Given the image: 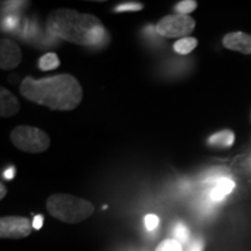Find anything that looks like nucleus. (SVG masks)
<instances>
[{
    "mask_svg": "<svg viewBox=\"0 0 251 251\" xmlns=\"http://www.w3.org/2000/svg\"><path fill=\"white\" fill-rule=\"evenodd\" d=\"M20 92L30 101L54 111H74L83 100L79 81L68 74L41 79L26 77L21 81Z\"/></svg>",
    "mask_w": 251,
    "mask_h": 251,
    "instance_id": "obj_1",
    "label": "nucleus"
},
{
    "mask_svg": "<svg viewBox=\"0 0 251 251\" xmlns=\"http://www.w3.org/2000/svg\"><path fill=\"white\" fill-rule=\"evenodd\" d=\"M46 24L54 36L84 47L99 46L108 36L100 19L74 9H55L48 15Z\"/></svg>",
    "mask_w": 251,
    "mask_h": 251,
    "instance_id": "obj_2",
    "label": "nucleus"
},
{
    "mask_svg": "<svg viewBox=\"0 0 251 251\" xmlns=\"http://www.w3.org/2000/svg\"><path fill=\"white\" fill-rule=\"evenodd\" d=\"M49 214L65 224H79L94 213L93 203L65 193L52 194L47 200Z\"/></svg>",
    "mask_w": 251,
    "mask_h": 251,
    "instance_id": "obj_3",
    "label": "nucleus"
},
{
    "mask_svg": "<svg viewBox=\"0 0 251 251\" xmlns=\"http://www.w3.org/2000/svg\"><path fill=\"white\" fill-rule=\"evenodd\" d=\"M11 141L21 151L40 153L50 147L49 135L33 126H18L11 133Z\"/></svg>",
    "mask_w": 251,
    "mask_h": 251,
    "instance_id": "obj_4",
    "label": "nucleus"
},
{
    "mask_svg": "<svg viewBox=\"0 0 251 251\" xmlns=\"http://www.w3.org/2000/svg\"><path fill=\"white\" fill-rule=\"evenodd\" d=\"M196 28V20L191 15H166L156 25V33L168 39L187 37Z\"/></svg>",
    "mask_w": 251,
    "mask_h": 251,
    "instance_id": "obj_5",
    "label": "nucleus"
},
{
    "mask_svg": "<svg viewBox=\"0 0 251 251\" xmlns=\"http://www.w3.org/2000/svg\"><path fill=\"white\" fill-rule=\"evenodd\" d=\"M33 224L23 216H5L0 220L1 238H24L31 233Z\"/></svg>",
    "mask_w": 251,
    "mask_h": 251,
    "instance_id": "obj_6",
    "label": "nucleus"
},
{
    "mask_svg": "<svg viewBox=\"0 0 251 251\" xmlns=\"http://www.w3.org/2000/svg\"><path fill=\"white\" fill-rule=\"evenodd\" d=\"M23 52L14 41L2 39L0 42V68L2 70H12L21 63Z\"/></svg>",
    "mask_w": 251,
    "mask_h": 251,
    "instance_id": "obj_7",
    "label": "nucleus"
},
{
    "mask_svg": "<svg viewBox=\"0 0 251 251\" xmlns=\"http://www.w3.org/2000/svg\"><path fill=\"white\" fill-rule=\"evenodd\" d=\"M224 46L227 49L234 51L251 55V35L243 31H234L229 33L224 37Z\"/></svg>",
    "mask_w": 251,
    "mask_h": 251,
    "instance_id": "obj_8",
    "label": "nucleus"
},
{
    "mask_svg": "<svg viewBox=\"0 0 251 251\" xmlns=\"http://www.w3.org/2000/svg\"><path fill=\"white\" fill-rule=\"evenodd\" d=\"M20 111V102L13 93L7 89L0 90V115L2 118L13 117Z\"/></svg>",
    "mask_w": 251,
    "mask_h": 251,
    "instance_id": "obj_9",
    "label": "nucleus"
},
{
    "mask_svg": "<svg viewBox=\"0 0 251 251\" xmlns=\"http://www.w3.org/2000/svg\"><path fill=\"white\" fill-rule=\"evenodd\" d=\"M235 188V181L231 180L230 178L224 177L220 178V179L216 181V185L211 192V199L213 201H222L226 197L229 196Z\"/></svg>",
    "mask_w": 251,
    "mask_h": 251,
    "instance_id": "obj_10",
    "label": "nucleus"
},
{
    "mask_svg": "<svg viewBox=\"0 0 251 251\" xmlns=\"http://www.w3.org/2000/svg\"><path fill=\"white\" fill-rule=\"evenodd\" d=\"M235 135L231 130H222L213 134L208 139V144L215 148H230L234 144Z\"/></svg>",
    "mask_w": 251,
    "mask_h": 251,
    "instance_id": "obj_11",
    "label": "nucleus"
},
{
    "mask_svg": "<svg viewBox=\"0 0 251 251\" xmlns=\"http://www.w3.org/2000/svg\"><path fill=\"white\" fill-rule=\"evenodd\" d=\"M198 46V40L196 37L187 36L183 37V39H179L177 42H175L174 45V50L177 54L180 55H187L190 52H192L194 49L197 48Z\"/></svg>",
    "mask_w": 251,
    "mask_h": 251,
    "instance_id": "obj_12",
    "label": "nucleus"
},
{
    "mask_svg": "<svg viewBox=\"0 0 251 251\" xmlns=\"http://www.w3.org/2000/svg\"><path fill=\"white\" fill-rule=\"evenodd\" d=\"M59 65H61V61H59L58 56L55 52H47L39 61V68L42 71L54 70V69H57Z\"/></svg>",
    "mask_w": 251,
    "mask_h": 251,
    "instance_id": "obj_13",
    "label": "nucleus"
},
{
    "mask_svg": "<svg viewBox=\"0 0 251 251\" xmlns=\"http://www.w3.org/2000/svg\"><path fill=\"white\" fill-rule=\"evenodd\" d=\"M197 7L198 2L194 1V0H183V1L178 2V4L175 6V11L177 12L178 14L188 15L190 13H192Z\"/></svg>",
    "mask_w": 251,
    "mask_h": 251,
    "instance_id": "obj_14",
    "label": "nucleus"
},
{
    "mask_svg": "<svg viewBox=\"0 0 251 251\" xmlns=\"http://www.w3.org/2000/svg\"><path fill=\"white\" fill-rule=\"evenodd\" d=\"M174 236L175 240H177L178 242L183 244L185 242H187L188 237H190V231H188L187 227L184 224L178 222L174 228Z\"/></svg>",
    "mask_w": 251,
    "mask_h": 251,
    "instance_id": "obj_15",
    "label": "nucleus"
},
{
    "mask_svg": "<svg viewBox=\"0 0 251 251\" xmlns=\"http://www.w3.org/2000/svg\"><path fill=\"white\" fill-rule=\"evenodd\" d=\"M156 251H183V247H181V243L175 238H168L159 243Z\"/></svg>",
    "mask_w": 251,
    "mask_h": 251,
    "instance_id": "obj_16",
    "label": "nucleus"
},
{
    "mask_svg": "<svg viewBox=\"0 0 251 251\" xmlns=\"http://www.w3.org/2000/svg\"><path fill=\"white\" fill-rule=\"evenodd\" d=\"M144 5L141 4V2H135V1H127L124 2V4L118 5L117 7L114 8L115 12H136L143 9Z\"/></svg>",
    "mask_w": 251,
    "mask_h": 251,
    "instance_id": "obj_17",
    "label": "nucleus"
},
{
    "mask_svg": "<svg viewBox=\"0 0 251 251\" xmlns=\"http://www.w3.org/2000/svg\"><path fill=\"white\" fill-rule=\"evenodd\" d=\"M159 225V219L158 216L155 214H148L144 216V226H146L147 230L151 231L153 229H156Z\"/></svg>",
    "mask_w": 251,
    "mask_h": 251,
    "instance_id": "obj_18",
    "label": "nucleus"
},
{
    "mask_svg": "<svg viewBox=\"0 0 251 251\" xmlns=\"http://www.w3.org/2000/svg\"><path fill=\"white\" fill-rule=\"evenodd\" d=\"M187 251H203V241L201 238H196L191 242Z\"/></svg>",
    "mask_w": 251,
    "mask_h": 251,
    "instance_id": "obj_19",
    "label": "nucleus"
},
{
    "mask_svg": "<svg viewBox=\"0 0 251 251\" xmlns=\"http://www.w3.org/2000/svg\"><path fill=\"white\" fill-rule=\"evenodd\" d=\"M14 176H15V169L13 166H9V168H7L4 171V177L6 179H13Z\"/></svg>",
    "mask_w": 251,
    "mask_h": 251,
    "instance_id": "obj_20",
    "label": "nucleus"
},
{
    "mask_svg": "<svg viewBox=\"0 0 251 251\" xmlns=\"http://www.w3.org/2000/svg\"><path fill=\"white\" fill-rule=\"evenodd\" d=\"M43 226V216L42 215H36L33 220V227L35 229H40Z\"/></svg>",
    "mask_w": 251,
    "mask_h": 251,
    "instance_id": "obj_21",
    "label": "nucleus"
},
{
    "mask_svg": "<svg viewBox=\"0 0 251 251\" xmlns=\"http://www.w3.org/2000/svg\"><path fill=\"white\" fill-rule=\"evenodd\" d=\"M0 190H1V192H0V199H2L6 196V193H7V190H6L5 185L4 184H0Z\"/></svg>",
    "mask_w": 251,
    "mask_h": 251,
    "instance_id": "obj_22",
    "label": "nucleus"
}]
</instances>
